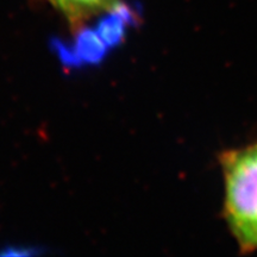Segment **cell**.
<instances>
[{
    "mask_svg": "<svg viewBox=\"0 0 257 257\" xmlns=\"http://www.w3.org/2000/svg\"><path fill=\"white\" fill-rule=\"evenodd\" d=\"M224 217L243 252L257 250V142L220 156Z\"/></svg>",
    "mask_w": 257,
    "mask_h": 257,
    "instance_id": "cell-1",
    "label": "cell"
},
{
    "mask_svg": "<svg viewBox=\"0 0 257 257\" xmlns=\"http://www.w3.org/2000/svg\"><path fill=\"white\" fill-rule=\"evenodd\" d=\"M61 60L67 66H88V64L100 63L107 55L108 47L100 36L96 34L95 29H82L78 31L75 41L70 48L59 46Z\"/></svg>",
    "mask_w": 257,
    "mask_h": 257,
    "instance_id": "cell-2",
    "label": "cell"
},
{
    "mask_svg": "<svg viewBox=\"0 0 257 257\" xmlns=\"http://www.w3.org/2000/svg\"><path fill=\"white\" fill-rule=\"evenodd\" d=\"M136 19L134 8L119 0L113 8L105 12L94 29L111 50L123 42L127 28L133 27Z\"/></svg>",
    "mask_w": 257,
    "mask_h": 257,
    "instance_id": "cell-3",
    "label": "cell"
},
{
    "mask_svg": "<svg viewBox=\"0 0 257 257\" xmlns=\"http://www.w3.org/2000/svg\"><path fill=\"white\" fill-rule=\"evenodd\" d=\"M62 14L69 24L80 28L87 19L105 14L119 0H49Z\"/></svg>",
    "mask_w": 257,
    "mask_h": 257,
    "instance_id": "cell-4",
    "label": "cell"
}]
</instances>
